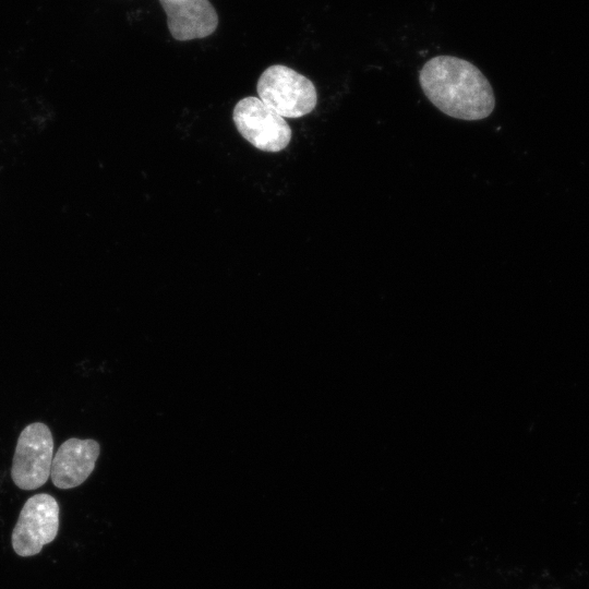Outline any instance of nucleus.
Listing matches in <instances>:
<instances>
[{"instance_id": "nucleus-7", "label": "nucleus", "mask_w": 589, "mask_h": 589, "mask_svg": "<svg viewBox=\"0 0 589 589\" xmlns=\"http://www.w3.org/2000/svg\"><path fill=\"white\" fill-rule=\"evenodd\" d=\"M171 36L179 41L204 38L218 26V14L208 0H159Z\"/></svg>"}, {"instance_id": "nucleus-2", "label": "nucleus", "mask_w": 589, "mask_h": 589, "mask_svg": "<svg viewBox=\"0 0 589 589\" xmlns=\"http://www.w3.org/2000/svg\"><path fill=\"white\" fill-rule=\"evenodd\" d=\"M259 98L283 118H300L313 111L317 103L314 84L293 69L274 64L260 76Z\"/></svg>"}, {"instance_id": "nucleus-1", "label": "nucleus", "mask_w": 589, "mask_h": 589, "mask_svg": "<svg viewBox=\"0 0 589 589\" xmlns=\"http://www.w3.org/2000/svg\"><path fill=\"white\" fill-rule=\"evenodd\" d=\"M421 88L428 99L445 115L460 120H482L495 107L493 88L471 62L436 56L419 72Z\"/></svg>"}, {"instance_id": "nucleus-6", "label": "nucleus", "mask_w": 589, "mask_h": 589, "mask_svg": "<svg viewBox=\"0 0 589 589\" xmlns=\"http://www.w3.org/2000/svg\"><path fill=\"white\" fill-rule=\"evenodd\" d=\"M99 453L100 446L95 440L72 437L64 441L52 458V484L62 490L82 484L94 471Z\"/></svg>"}, {"instance_id": "nucleus-3", "label": "nucleus", "mask_w": 589, "mask_h": 589, "mask_svg": "<svg viewBox=\"0 0 589 589\" xmlns=\"http://www.w3.org/2000/svg\"><path fill=\"white\" fill-rule=\"evenodd\" d=\"M53 440L48 425L34 422L21 432L13 456L11 477L14 484L26 491L44 485L50 477Z\"/></svg>"}, {"instance_id": "nucleus-5", "label": "nucleus", "mask_w": 589, "mask_h": 589, "mask_svg": "<svg viewBox=\"0 0 589 589\" xmlns=\"http://www.w3.org/2000/svg\"><path fill=\"white\" fill-rule=\"evenodd\" d=\"M232 119L242 137L263 152H280L290 143L289 124L259 97L240 99L233 108Z\"/></svg>"}, {"instance_id": "nucleus-4", "label": "nucleus", "mask_w": 589, "mask_h": 589, "mask_svg": "<svg viewBox=\"0 0 589 589\" xmlns=\"http://www.w3.org/2000/svg\"><path fill=\"white\" fill-rule=\"evenodd\" d=\"M59 515V504L52 495L39 493L27 498L12 531L14 552L23 557L38 554L56 539Z\"/></svg>"}]
</instances>
